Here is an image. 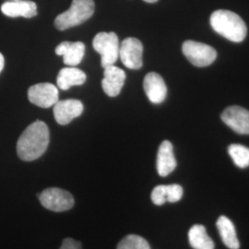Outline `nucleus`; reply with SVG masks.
Listing matches in <instances>:
<instances>
[{"label": "nucleus", "instance_id": "8", "mask_svg": "<svg viewBox=\"0 0 249 249\" xmlns=\"http://www.w3.org/2000/svg\"><path fill=\"white\" fill-rule=\"evenodd\" d=\"M28 98L37 107L49 108L59 101L58 89L52 83H38L28 89Z\"/></svg>", "mask_w": 249, "mask_h": 249}, {"label": "nucleus", "instance_id": "14", "mask_svg": "<svg viewBox=\"0 0 249 249\" xmlns=\"http://www.w3.org/2000/svg\"><path fill=\"white\" fill-rule=\"evenodd\" d=\"M55 53L63 56L64 63L70 67L79 65L85 53V45L81 42H63L55 47Z\"/></svg>", "mask_w": 249, "mask_h": 249}, {"label": "nucleus", "instance_id": "12", "mask_svg": "<svg viewBox=\"0 0 249 249\" xmlns=\"http://www.w3.org/2000/svg\"><path fill=\"white\" fill-rule=\"evenodd\" d=\"M125 73L115 65L105 68L102 86L104 91L110 97L117 96L124 86Z\"/></svg>", "mask_w": 249, "mask_h": 249}, {"label": "nucleus", "instance_id": "5", "mask_svg": "<svg viewBox=\"0 0 249 249\" xmlns=\"http://www.w3.org/2000/svg\"><path fill=\"white\" fill-rule=\"evenodd\" d=\"M182 51L188 61L198 68L212 65L217 57V52L213 47L191 40H187L183 44Z\"/></svg>", "mask_w": 249, "mask_h": 249}, {"label": "nucleus", "instance_id": "19", "mask_svg": "<svg viewBox=\"0 0 249 249\" xmlns=\"http://www.w3.org/2000/svg\"><path fill=\"white\" fill-rule=\"evenodd\" d=\"M188 240L194 249H214V242L203 225H193L188 231Z\"/></svg>", "mask_w": 249, "mask_h": 249}, {"label": "nucleus", "instance_id": "1", "mask_svg": "<svg viewBox=\"0 0 249 249\" xmlns=\"http://www.w3.org/2000/svg\"><path fill=\"white\" fill-rule=\"evenodd\" d=\"M49 144V129L45 122L37 120L20 135L17 142V153L22 160L32 161L45 153Z\"/></svg>", "mask_w": 249, "mask_h": 249}, {"label": "nucleus", "instance_id": "4", "mask_svg": "<svg viewBox=\"0 0 249 249\" xmlns=\"http://www.w3.org/2000/svg\"><path fill=\"white\" fill-rule=\"evenodd\" d=\"M94 50L102 55V67L115 65L119 56V41L115 33H99L92 41Z\"/></svg>", "mask_w": 249, "mask_h": 249}, {"label": "nucleus", "instance_id": "2", "mask_svg": "<svg viewBox=\"0 0 249 249\" xmlns=\"http://www.w3.org/2000/svg\"><path fill=\"white\" fill-rule=\"evenodd\" d=\"M211 25L217 34L234 43L244 41L248 34L245 21L239 15L230 10L214 11L211 16Z\"/></svg>", "mask_w": 249, "mask_h": 249}, {"label": "nucleus", "instance_id": "6", "mask_svg": "<svg viewBox=\"0 0 249 249\" xmlns=\"http://www.w3.org/2000/svg\"><path fill=\"white\" fill-rule=\"evenodd\" d=\"M41 204L45 209L62 213L71 210L74 206V197L70 192L57 187H51L45 189L41 194L38 195Z\"/></svg>", "mask_w": 249, "mask_h": 249}, {"label": "nucleus", "instance_id": "24", "mask_svg": "<svg viewBox=\"0 0 249 249\" xmlns=\"http://www.w3.org/2000/svg\"><path fill=\"white\" fill-rule=\"evenodd\" d=\"M143 1H145V2H147V3H155V2H157L158 0H143Z\"/></svg>", "mask_w": 249, "mask_h": 249}, {"label": "nucleus", "instance_id": "13", "mask_svg": "<svg viewBox=\"0 0 249 249\" xmlns=\"http://www.w3.org/2000/svg\"><path fill=\"white\" fill-rule=\"evenodd\" d=\"M1 11L10 18H34L37 15V6L35 2L29 0L7 1L1 6Z\"/></svg>", "mask_w": 249, "mask_h": 249}, {"label": "nucleus", "instance_id": "7", "mask_svg": "<svg viewBox=\"0 0 249 249\" xmlns=\"http://www.w3.org/2000/svg\"><path fill=\"white\" fill-rule=\"evenodd\" d=\"M143 45L136 38H126L119 47V56L127 69L140 70L142 67Z\"/></svg>", "mask_w": 249, "mask_h": 249}, {"label": "nucleus", "instance_id": "22", "mask_svg": "<svg viewBox=\"0 0 249 249\" xmlns=\"http://www.w3.org/2000/svg\"><path fill=\"white\" fill-rule=\"evenodd\" d=\"M59 249H82V248L79 241L74 240L72 238H66L63 241Z\"/></svg>", "mask_w": 249, "mask_h": 249}, {"label": "nucleus", "instance_id": "9", "mask_svg": "<svg viewBox=\"0 0 249 249\" xmlns=\"http://www.w3.org/2000/svg\"><path fill=\"white\" fill-rule=\"evenodd\" d=\"M222 120L236 133L249 135V111L240 107H227Z\"/></svg>", "mask_w": 249, "mask_h": 249}, {"label": "nucleus", "instance_id": "17", "mask_svg": "<svg viewBox=\"0 0 249 249\" xmlns=\"http://www.w3.org/2000/svg\"><path fill=\"white\" fill-rule=\"evenodd\" d=\"M86 74L74 67L62 69L56 79V83L59 89L63 90L71 88L73 86H80L86 81Z\"/></svg>", "mask_w": 249, "mask_h": 249}, {"label": "nucleus", "instance_id": "23", "mask_svg": "<svg viewBox=\"0 0 249 249\" xmlns=\"http://www.w3.org/2000/svg\"><path fill=\"white\" fill-rule=\"evenodd\" d=\"M4 65H5V59H4L3 54L0 53V72L3 71V69H4Z\"/></svg>", "mask_w": 249, "mask_h": 249}, {"label": "nucleus", "instance_id": "10", "mask_svg": "<svg viewBox=\"0 0 249 249\" xmlns=\"http://www.w3.org/2000/svg\"><path fill=\"white\" fill-rule=\"evenodd\" d=\"M83 105L79 100L68 99L58 101L53 106V116L59 124H70L72 120L82 114Z\"/></svg>", "mask_w": 249, "mask_h": 249}, {"label": "nucleus", "instance_id": "21", "mask_svg": "<svg viewBox=\"0 0 249 249\" xmlns=\"http://www.w3.org/2000/svg\"><path fill=\"white\" fill-rule=\"evenodd\" d=\"M116 249H151V247L142 236L128 234L118 243Z\"/></svg>", "mask_w": 249, "mask_h": 249}, {"label": "nucleus", "instance_id": "18", "mask_svg": "<svg viewBox=\"0 0 249 249\" xmlns=\"http://www.w3.org/2000/svg\"><path fill=\"white\" fill-rule=\"evenodd\" d=\"M217 228L220 232L223 244L230 249H239L240 243L236 235V231L231 220L225 216H221L217 223Z\"/></svg>", "mask_w": 249, "mask_h": 249}, {"label": "nucleus", "instance_id": "11", "mask_svg": "<svg viewBox=\"0 0 249 249\" xmlns=\"http://www.w3.org/2000/svg\"><path fill=\"white\" fill-rule=\"evenodd\" d=\"M143 87L146 95L153 104H160L166 98L167 87L158 73L151 72L147 74L143 81Z\"/></svg>", "mask_w": 249, "mask_h": 249}, {"label": "nucleus", "instance_id": "16", "mask_svg": "<svg viewBox=\"0 0 249 249\" xmlns=\"http://www.w3.org/2000/svg\"><path fill=\"white\" fill-rule=\"evenodd\" d=\"M183 194V187L180 185H160L153 188L151 195V201L158 206H161L166 202L175 203L182 198Z\"/></svg>", "mask_w": 249, "mask_h": 249}, {"label": "nucleus", "instance_id": "3", "mask_svg": "<svg viewBox=\"0 0 249 249\" xmlns=\"http://www.w3.org/2000/svg\"><path fill=\"white\" fill-rule=\"evenodd\" d=\"M93 0H73L71 8L54 19L57 30L65 31L88 20L94 13Z\"/></svg>", "mask_w": 249, "mask_h": 249}, {"label": "nucleus", "instance_id": "25", "mask_svg": "<svg viewBox=\"0 0 249 249\" xmlns=\"http://www.w3.org/2000/svg\"><path fill=\"white\" fill-rule=\"evenodd\" d=\"M8 1H17V0H8Z\"/></svg>", "mask_w": 249, "mask_h": 249}, {"label": "nucleus", "instance_id": "15", "mask_svg": "<svg viewBox=\"0 0 249 249\" xmlns=\"http://www.w3.org/2000/svg\"><path fill=\"white\" fill-rule=\"evenodd\" d=\"M157 172L159 176L164 178L177 168V160L174 154V148L168 141L162 142L157 154Z\"/></svg>", "mask_w": 249, "mask_h": 249}, {"label": "nucleus", "instance_id": "20", "mask_svg": "<svg viewBox=\"0 0 249 249\" xmlns=\"http://www.w3.org/2000/svg\"><path fill=\"white\" fill-rule=\"evenodd\" d=\"M229 155L233 162L239 168H247L249 166V149L241 144H231L228 148Z\"/></svg>", "mask_w": 249, "mask_h": 249}]
</instances>
